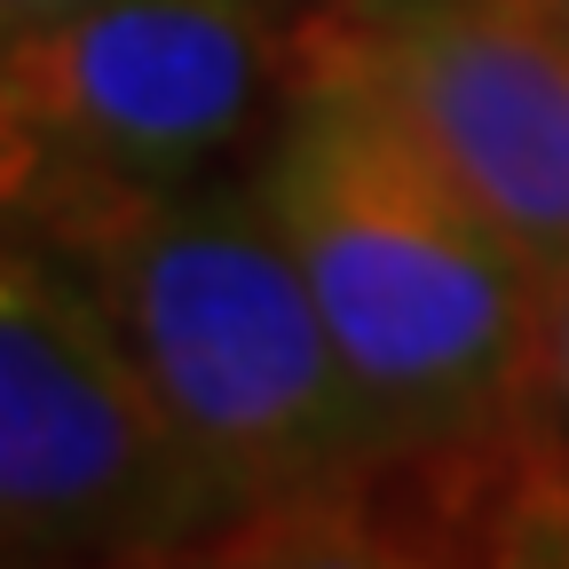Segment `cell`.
I'll return each instance as SVG.
<instances>
[{"instance_id": "cell-5", "label": "cell", "mask_w": 569, "mask_h": 569, "mask_svg": "<svg viewBox=\"0 0 569 569\" xmlns=\"http://www.w3.org/2000/svg\"><path fill=\"white\" fill-rule=\"evenodd\" d=\"M380 103L538 277L569 269V32L515 0H309L293 96Z\"/></svg>"}, {"instance_id": "cell-7", "label": "cell", "mask_w": 569, "mask_h": 569, "mask_svg": "<svg viewBox=\"0 0 569 569\" xmlns=\"http://www.w3.org/2000/svg\"><path fill=\"white\" fill-rule=\"evenodd\" d=\"M522 396L569 436V269L546 277V317H538V356H530V388Z\"/></svg>"}, {"instance_id": "cell-8", "label": "cell", "mask_w": 569, "mask_h": 569, "mask_svg": "<svg viewBox=\"0 0 569 569\" xmlns=\"http://www.w3.org/2000/svg\"><path fill=\"white\" fill-rule=\"evenodd\" d=\"M80 9H96V0H0V32H40V24H63V17H80Z\"/></svg>"}, {"instance_id": "cell-3", "label": "cell", "mask_w": 569, "mask_h": 569, "mask_svg": "<svg viewBox=\"0 0 569 569\" xmlns=\"http://www.w3.org/2000/svg\"><path fill=\"white\" fill-rule=\"evenodd\" d=\"M293 103V17L277 0H96L0 56L9 230L40 238L111 198L206 182Z\"/></svg>"}, {"instance_id": "cell-1", "label": "cell", "mask_w": 569, "mask_h": 569, "mask_svg": "<svg viewBox=\"0 0 569 569\" xmlns=\"http://www.w3.org/2000/svg\"><path fill=\"white\" fill-rule=\"evenodd\" d=\"M24 246L88 284L230 515L380 436L261 182L111 198Z\"/></svg>"}, {"instance_id": "cell-4", "label": "cell", "mask_w": 569, "mask_h": 569, "mask_svg": "<svg viewBox=\"0 0 569 569\" xmlns=\"http://www.w3.org/2000/svg\"><path fill=\"white\" fill-rule=\"evenodd\" d=\"M230 522L206 459L134 372L88 284L40 246L0 261V553L198 561Z\"/></svg>"}, {"instance_id": "cell-9", "label": "cell", "mask_w": 569, "mask_h": 569, "mask_svg": "<svg viewBox=\"0 0 569 569\" xmlns=\"http://www.w3.org/2000/svg\"><path fill=\"white\" fill-rule=\"evenodd\" d=\"M515 9H530V17H546L553 32H569V0H515Z\"/></svg>"}, {"instance_id": "cell-6", "label": "cell", "mask_w": 569, "mask_h": 569, "mask_svg": "<svg viewBox=\"0 0 569 569\" xmlns=\"http://www.w3.org/2000/svg\"><path fill=\"white\" fill-rule=\"evenodd\" d=\"M198 561L569 569V436L530 396L459 427L372 436L340 467L230 515Z\"/></svg>"}, {"instance_id": "cell-2", "label": "cell", "mask_w": 569, "mask_h": 569, "mask_svg": "<svg viewBox=\"0 0 569 569\" xmlns=\"http://www.w3.org/2000/svg\"><path fill=\"white\" fill-rule=\"evenodd\" d=\"M380 436L459 427L530 388L546 277L365 96L309 88L253 174Z\"/></svg>"}]
</instances>
